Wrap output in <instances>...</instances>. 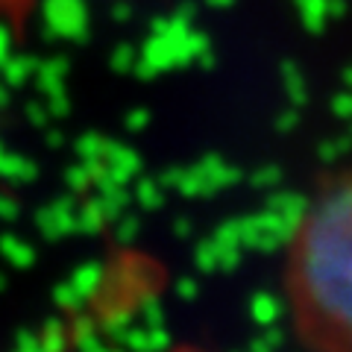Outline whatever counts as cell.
<instances>
[{
    "mask_svg": "<svg viewBox=\"0 0 352 352\" xmlns=\"http://www.w3.org/2000/svg\"><path fill=\"white\" fill-rule=\"evenodd\" d=\"M282 300L308 352H352V168L317 188L291 226Z\"/></svg>",
    "mask_w": 352,
    "mask_h": 352,
    "instance_id": "obj_1",
    "label": "cell"
}]
</instances>
